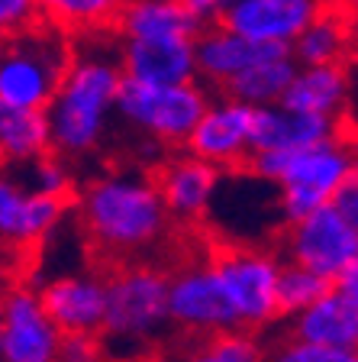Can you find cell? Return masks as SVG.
<instances>
[{
	"label": "cell",
	"mask_w": 358,
	"mask_h": 362,
	"mask_svg": "<svg viewBox=\"0 0 358 362\" xmlns=\"http://www.w3.org/2000/svg\"><path fill=\"white\" fill-rule=\"evenodd\" d=\"M104 30H88L78 36L75 62L68 68L59 94L49 104L52 146L65 158L90 156L104 143L110 117L117 113V98L123 88V39L113 42Z\"/></svg>",
	"instance_id": "cell-1"
},
{
	"label": "cell",
	"mask_w": 358,
	"mask_h": 362,
	"mask_svg": "<svg viewBox=\"0 0 358 362\" xmlns=\"http://www.w3.org/2000/svg\"><path fill=\"white\" fill-rule=\"evenodd\" d=\"M81 223L90 243L123 259L158 246L168 233L172 214L158 191V181L139 172H110L84 188Z\"/></svg>",
	"instance_id": "cell-2"
},
{
	"label": "cell",
	"mask_w": 358,
	"mask_h": 362,
	"mask_svg": "<svg viewBox=\"0 0 358 362\" xmlns=\"http://www.w3.org/2000/svg\"><path fill=\"white\" fill-rule=\"evenodd\" d=\"M75 52L78 39L71 30L49 16L20 33H7L0 59V107L49 110L75 62Z\"/></svg>",
	"instance_id": "cell-3"
},
{
	"label": "cell",
	"mask_w": 358,
	"mask_h": 362,
	"mask_svg": "<svg viewBox=\"0 0 358 362\" xmlns=\"http://www.w3.org/2000/svg\"><path fill=\"white\" fill-rule=\"evenodd\" d=\"M172 279L162 272L133 265L107 281V346H145L162 337L172 320Z\"/></svg>",
	"instance_id": "cell-4"
},
{
	"label": "cell",
	"mask_w": 358,
	"mask_h": 362,
	"mask_svg": "<svg viewBox=\"0 0 358 362\" xmlns=\"http://www.w3.org/2000/svg\"><path fill=\"white\" fill-rule=\"evenodd\" d=\"M210 107L207 88L187 84H145L123 78L117 98V117L142 136H155L165 146H187L194 127Z\"/></svg>",
	"instance_id": "cell-5"
},
{
	"label": "cell",
	"mask_w": 358,
	"mask_h": 362,
	"mask_svg": "<svg viewBox=\"0 0 358 362\" xmlns=\"http://www.w3.org/2000/svg\"><path fill=\"white\" fill-rule=\"evenodd\" d=\"M355 158H358V146L352 143L349 129H342L326 143L291 152L281 175H278L287 220H297L304 214L323 207V204L336 201L339 188L345 185L352 165H355Z\"/></svg>",
	"instance_id": "cell-6"
},
{
	"label": "cell",
	"mask_w": 358,
	"mask_h": 362,
	"mask_svg": "<svg viewBox=\"0 0 358 362\" xmlns=\"http://www.w3.org/2000/svg\"><path fill=\"white\" fill-rule=\"evenodd\" d=\"M284 256L287 262L306 265V269L339 281L342 272L358 259V226L336 204H323L287 223Z\"/></svg>",
	"instance_id": "cell-7"
},
{
	"label": "cell",
	"mask_w": 358,
	"mask_h": 362,
	"mask_svg": "<svg viewBox=\"0 0 358 362\" xmlns=\"http://www.w3.org/2000/svg\"><path fill=\"white\" fill-rule=\"evenodd\" d=\"M210 262L217 265L226 294L242 320V330L265 327L281 314V301H278L281 262L271 252L255 246H226Z\"/></svg>",
	"instance_id": "cell-8"
},
{
	"label": "cell",
	"mask_w": 358,
	"mask_h": 362,
	"mask_svg": "<svg viewBox=\"0 0 358 362\" xmlns=\"http://www.w3.org/2000/svg\"><path fill=\"white\" fill-rule=\"evenodd\" d=\"M61 327L45 310L42 291L30 285H13L4 298L0 324V362H59Z\"/></svg>",
	"instance_id": "cell-9"
},
{
	"label": "cell",
	"mask_w": 358,
	"mask_h": 362,
	"mask_svg": "<svg viewBox=\"0 0 358 362\" xmlns=\"http://www.w3.org/2000/svg\"><path fill=\"white\" fill-rule=\"evenodd\" d=\"M168 298H172L174 327H181L187 333L217 337V333L242 330V320H239L213 262L187 265V269L174 272L172 294Z\"/></svg>",
	"instance_id": "cell-10"
},
{
	"label": "cell",
	"mask_w": 358,
	"mask_h": 362,
	"mask_svg": "<svg viewBox=\"0 0 358 362\" xmlns=\"http://www.w3.org/2000/svg\"><path fill=\"white\" fill-rule=\"evenodd\" d=\"M252 139L255 107L223 94L220 100H210L184 149L203 162H213L217 168H239L252 156Z\"/></svg>",
	"instance_id": "cell-11"
},
{
	"label": "cell",
	"mask_w": 358,
	"mask_h": 362,
	"mask_svg": "<svg viewBox=\"0 0 358 362\" xmlns=\"http://www.w3.org/2000/svg\"><path fill=\"white\" fill-rule=\"evenodd\" d=\"M326 10V0H236L220 23L258 42L294 45L297 36Z\"/></svg>",
	"instance_id": "cell-12"
},
{
	"label": "cell",
	"mask_w": 358,
	"mask_h": 362,
	"mask_svg": "<svg viewBox=\"0 0 358 362\" xmlns=\"http://www.w3.org/2000/svg\"><path fill=\"white\" fill-rule=\"evenodd\" d=\"M123 71L145 84H187L201 78L197 36L123 39Z\"/></svg>",
	"instance_id": "cell-13"
},
{
	"label": "cell",
	"mask_w": 358,
	"mask_h": 362,
	"mask_svg": "<svg viewBox=\"0 0 358 362\" xmlns=\"http://www.w3.org/2000/svg\"><path fill=\"white\" fill-rule=\"evenodd\" d=\"M65 201L68 197L26 191L20 181L7 175L0 185V233H4L7 246L30 249L49 240L65 220Z\"/></svg>",
	"instance_id": "cell-14"
},
{
	"label": "cell",
	"mask_w": 358,
	"mask_h": 362,
	"mask_svg": "<svg viewBox=\"0 0 358 362\" xmlns=\"http://www.w3.org/2000/svg\"><path fill=\"white\" fill-rule=\"evenodd\" d=\"M342 117L333 113H314V110H297V107L268 104L255 107V139L252 152L258 149H281V152H297L306 146L326 143L333 136L342 133Z\"/></svg>",
	"instance_id": "cell-15"
},
{
	"label": "cell",
	"mask_w": 358,
	"mask_h": 362,
	"mask_svg": "<svg viewBox=\"0 0 358 362\" xmlns=\"http://www.w3.org/2000/svg\"><path fill=\"white\" fill-rule=\"evenodd\" d=\"M220 188V168L197 156H174L158 172V191H162L168 214L178 223H201L210 214V204Z\"/></svg>",
	"instance_id": "cell-16"
},
{
	"label": "cell",
	"mask_w": 358,
	"mask_h": 362,
	"mask_svg": "<svg viewBox=\"0 0 358 362\" xmlns=\"http://www.w3.org/2000/svg\"><path fill=\"white\" fill-rule=\"evenodd\" d=\"M45 310L61 333H100L107 320V281L97 275H59L42 288Z\"/></svg>",
	"instance_id": "cell-17"
},
{
	"label": "cell",
	"mask_w": 358,
	"mask_h": 362,
	"mask_svg": "<svg viewBox=\"0 0 358 362\" xmlns=\"http://www.w3.org/2000/svg\"><path fill=\"white\" fill-rule=\"evenodd\" d=\"M278 49H284V45L249 39L217 20V23H207L197 33V68H201V78L207 84L226 88L239 71H246L249 65H255L258 59L278 52Z\"/></svg>",
	"instance_id": "cell-18"
},
{
	"label": "cell",
	"mask_w": 358,
	"mask_h": 362,
	"mask_svg": "<svg viewBox=\"0 0 358 362\" xmlns=\"http://www.w3.org/2000/svg\"><path fill=\"white\" fill-rule=\"evenodd\" d=\"M291 333L306 343H320V346L358 349V298L333 285L320 301L294 314Z\"/></svg>",
	"instance_id": "cell-19"
},
{
	"label": "cell",
	"mask_w": 358,
	"mask_h": 362,
	"mask_svg": "<svg viewBox=\"0 0 358 362\" xmlns=\"http://www.w3.org/2000/svg\"><path fill=\"white\" fill-rule=\"evenodd\" d=\"M203 30L201 16L187 0H129L117 20L119 39L139 36H197Z\"/></svg>",
	"instance_id": "cell-20"
},
{
	"label": "cell",
	"mask_w": 358,
	"mask_h": 362,
	"mask_svg": "<svg viewBox=\"0 0 358 362\" xmlns=\"http://www.w3.org/2000/svg\"><path fill=\"white\" fill-rule=\"evenodd\" d=\"M297 68H300V62L294 59V49L284 45L278 52L258 59L255 65H249L246 71H239L223 88V94H229V98H236V100H246V104H252V107L281 104L294 81V75H297Z\"/></svg>",
	"instance_id": "cell-21"
},
{
	"label": "cell",
	"mask_w": 358,
	"mask_h": 362,
	"mask_svg": "<svg viewBox=\"0 0 358 362\" xmlns=\"http://www.w3.org/2000/svg\"><path fill=\"white\" fill-rule=\"evenodd\" d=\"M345 98H349V71L345 62H333V65H300L284 94V104L297 110L342 117Z\"/></svg>",
	"instance_id": "cell-22"
},
{
	"label": "cell",
	"mask_w": 358,
	"mask_h": 362,
	"mask_svg": "<svg viewBox=\"0 0 358 362\" xmlns=\"http://www.w3.org/2000/svg\"><path fill=\"white\" fill-rule=\"evenodd\" d=\"M352 42H355L352 16H345L342 10H323V13L300 33L291 49L300 65H333V62L349 59Z\"/></svg>",
	"instance_id": "cell-23"
},
{
	"label": "cell",
	"mask_w": 358,
	"mask_h": 362,
	"mask_svg": "<svg viewBox=\"0 0 358 362\" xmlns=\"http://www.w3.org/2000/svg\"><path fill=\"white\" fill-rule=\"evenodd\" d=\"M0 149L10 165L30 162L45 152H55L52 146V123L49 110H13L0 107Z\"/></svg>",
	"instance_id": "cell-24"
},
{
	"label": "cell",
	"mask_w": 358,
	"mask_h": 362,
	"mask_svg": "<svg viewBox=\"0 0 358 362\" xmlns=\"http://www.w3.org/2000/svg\"><path fill=\"white\" fill-rule=\"evenodd\" d=\"M126 4L129 0H39L42 16L55 20L59 26H65V30H71V33L117 26V20Z\"/></svg>",
	"instance_id": "cell-25"
},
{
	"label": "cell",
	"mask_w": 358,
	"mask_h": 362,
	"mask_svg": "<svg viewBox=\"0 0 358 362\" xmlns=\"http://www.w3.org/2000/svg\"><path fill=\"white\" fill-rule=\"evenodd\" d=\"M336 285L333 279L320 275V272L306 269L297 262L281 265V279H278V301H281V314H300L304 308H310L314 301H320L329 288Z\"/></svg>",
	"instance_id": "cell-26"
},
{
	"label": "cell",
	"mask_w": 358,
	"mask_h": 362,
	"mask_svg": "<svg viewBox=\"0 0 358 362\" xmlns=\"http://www.w3.org/2000/svg\"><path fill=\"white\" fill-rule=\"evenodd\" d=\"M13 165H20V178L16 181L26 191H39V194H52V197H68V191H71V172L52 152L30 158V162H13Z\"/></svg>",
	"instance_id": "cell-27"
},
{
	"label": "cell",
	"mask_w": 358,
	"mask_h": 362,
	"mask_svg": "<svg viewBox=\"0 0 358 362\" xmlns=\"http://www.w3.org/2000/svg\"><path fill=\"white\" fill-rule=\"evenodd\" d=\"M187 362H261V353L246 330H232L210 337L207 346H201Z\"/></svg>",
	"instance_id": "cell-28"
},
{
	"label": "cell",
	"mask_w": 358,
	"mask_h": 362,
	"mask_svg": "<svg viewBox=\"0 0 358 362\" xmlns=\"http://www.w3.org/2000/svg\"><path fill=\"white\" fill-rule=\"evenodd\" d=\"M265 362H358V349L320 346V343H306L300 337H291L284 339Z\"/></svg>",
	"instance_id": "cell-29"
},
{
	"label": "cell",
	"mask_w": 358,
	"mask_h": 362,
	"mask_svg": "<svg viewBox=\"0 0 358 362\" xmlns=\"http://www.w3.org/2000/svg\"><path fill=\"white\" fill-rule=\"evenodd\" d=\"M39 20H42L39 0H0V23H4V33H20Z\"/></svg>",
	"instance_id": "cell-30"
},
{
	"label": "cell",
	"mask_w": 358,
	"mask_h": 362,
	"mask_svg": "<svg viewBox=\"0 0 358 362\" xmlns=\"http://www.w3.org/2000/svg\"><path fill=\"white\" fill-rule=\"evenodd\" d=\"M100 359H104V346L97 343L94 333H65L59 362H100Z\"/></svg>",
	"instance_id": "cell-31"
},
{
	"label": "cell",
	"mask_w": 358,
	"mask_h": 362,
	"mask_svg": "<svg viewBox=\"0 0 358 362\" xmlns=\"http://www.w3.org/2000/svg\"><path fill=\"white\" fill-rule=\"evenodd\" d=\"M333 204H336L339 211H342L345 217L358 226V158H355V165H352L349 178H345V185L339 188V194H336V201Z\"/></svg>",
	"instance_id": "cell-32"
},
{
	"label": "cell",
	"mask_w": 358,
	"mask_h": 362,
	"mask_svg": "<svg viewBox=\"0 0 358 362\" xmlns=\"http://www.w3.org/2000/svg\"><path fill=\"white\" fill-rule=\"evenodd\" d=\"M345 71H349V98H345V110H342V127L352 136H358V59L345 62Z\"/></svg>",
	"instance_id": "cell-33"
},
{
	"label": "cell",
	"mask_w": 358,
	"mask_h": 362,
	"mask_svg": "<svg viewBox=\"0 0 358 362\" xmlns=\"http://www.w3.org/2000/svg\"><path fill=\"white\" fill-rule=\"evenodd\" d=\"M187 4H191V10H194V13L201 16V23L207 26V23H217L220 16L226 13V7L236 4V0H187Z\"/></svg>",
	"instance_id": "cell-34"
},
{
	"label": "cell",
	"mask_w": 358,
	"mask_h": 362,
	"mask_svg": "<svg viewBox=\"0 0 358 362\" xmlns=\"http://www.w3.org/2000/svg\"><path fill=\"white\" fill-rule=\"evenodd\" d=\"M336 285H339V288H345V291H352V294L358 298V259L342 272V279H339Z\"/></svg>",
	"instance_id": "cell-35"
},
{
	"label": "cell",
	"mask_w": 358,
	"mask_h": 362,
	"mask_svg": "<svg viewBox=\"0 0 358 362\" xmlns=\"http://www.w3.org/2000/svg\"><path fill=\"white\" fill-rule=\"evenodd\" d=\"M352 26H355V42H358V0H355V10H352Z\"/></svg>",
	"instance_id": "cell-36"
}]
</instances>
